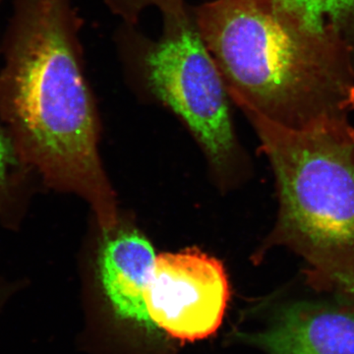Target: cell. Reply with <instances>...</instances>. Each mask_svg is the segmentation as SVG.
Instances as JSON below:
<instances>
[{
	"mask_svg": "<svg viewBox=\"0 0 354 354\" xmlns=\"http://www.w3.org/2000/svg\"><path fill=\"white\" fill-rule=\"evenodd\" d=\"M72 0H14L0 72V118L20 162L44 185L85 200L104 236L118 202L97 148Z\"/></svg>",
	"mask_w": 354,
	"mask_h": 354,
	"instance_id": "obj_1",
	"label": "cell"
},
{
	"mask_svg": "<svg viewBox=\"0 0 354 354\" xmlns=\"http://www.w3.org/2000/svg\"><path fill=\"white\" fill-rule=\"evenodd\" d=\"M195 24L243 111L304 131L348 121L354 79L334 64L327 36L309 31L274 0H212Z\"/></svg>",
	"mask_w": 354,
	"mask_h": 354,
	"instance_id": "obj_2",
	"label": "cell"
},
{
	"mask_svg": "<svg viewBox=\"0 0 354 354\" xmlns=\"http://www.w3.org/2000/svg\"><path fill=\"white\" fill-rule=\"evenodd\" d=\"M276 178V225L257 250L290 249L317 291L354 297V128L291 130L246 111Z\"/></svg>",
	"mask_w": 354,
	"mask_h": 354,
	"instance_id": "obj_3",
	"label": "cell"
},
{
	"mask_svg": "<svg viewBox=\"0 0 354 354\" xmlns=\"http://www.w3.org/2000/svg\"><path fill=\"white\" fill-rule=\"evenodd\" d=\"M162 38L143 55L149 88L186 123L218 169L227 165L235 138L227 90L187 11L164 16Z\"/></svg>",
	"mask_w": 354,
	"mask_h": 354,
	"instance_id": "obj_4",
	"label": "cell"
},
{
	"mask_svg": "<svg viewBox=\"0 0 354 354\" xmlns=\"http://www.w3.org/2000/svg\"><path fill=\"white\" fill-rule=\"evenodd\" d=\"M144 297L152 324L176 339L196 341L220 327L230 286L220 261L188 249L157 256Z\"/></svg>",
	"mask_w": 354,
	"mask_h": 354,
	"instance_id": "obj_5",
	"label": "cell"
},
{
	"mask_svg": "<svg viewBox=\"0 0 354 354\" xmlns=\"http://www.w3.org/2000/svg\"><path fill=\"white\" fill-rule=\"evenodd\" d=\"M281 307L267 329L241 335L266 354H354V297Z\"/></svg>",
	"mask_w": 354,
	"mask_h": 354,
	"instance_id": "obj_6",
	"label": "cell"
},
{
	"mask_svg": "<svg viewBox=\"0 0 354 354\" xmlns=\"http://www.w3.org/2000/svg\"><path fill=\"white\" fill-rule=\"evenodd\" d=\"M156 258L152 244L134 230L104 239L99 258L100 278L114 311L147 327L153 324L144 295Z\"/></svg>",
	"mask_w": 354,
	"mask_h": 354,
	"instance_id": "obj_7",
	"label": "cell"
},
{
	"mask_svg": "<svg viewBox=\"0 0 354 354\" xmlns=\"http://www.w3.org/2000/svg\"><path fill=\"white\" fill-rule=\"evenodd\" d=\"M3 0H0V4ZM32 176L20 162L10 139L0 125V221H17L24 201L26 180Z\"/></svg>",
	"mask_w": 354,
	"mask_h": 354,
	"instance_id": "obj_8",
	"label": "cell"
},
{
	"mask_svg": "<svg viewBox=\"0 0 354 354\" xmlns=\"http://www.w3.org/2000/svg\"><path fill=\"white\" fill-rule=\"evenodd\" d=\"M309 30L327 36L335 21L354 11V0H274Z\"/></svg>",
	"mask_w": 354,
	"mask_h": 354,
	"instance_id": "obj_9",
	"label": "cell"
},
{
	"mask_svg": "<svg viewBox=\"0 0 354 354\" xmlns=\"http://www.w3.org/2000/svg\"><path fill=\"white\" fill-rule=\"evenodd\" d=\"M109 9L128 24H136L140 14L148 6H155L162 15H171L186 10L184 0H106Z\"/></svg>",
	"mask_w": 354,
	"mask_h": 354,
	"instance_id": "obj_10",
	"label": "cell"
},
{
	"mask_svg": "<svg viewBox=\"0 0 354 354\" xmlns=\"http://www.w3.org/2000/svg\"><path fill=\"white\" fill-rule=\"evenodd\" d=\"M3 311H4L3 304H2L1 300H0V316L2 315V313H3Z\"/></svg>",
	"mask_w": 354,
	"mask_h": 354,
	"instance_id": "obj_11",
	"label": "cell"
}]
</instances>
